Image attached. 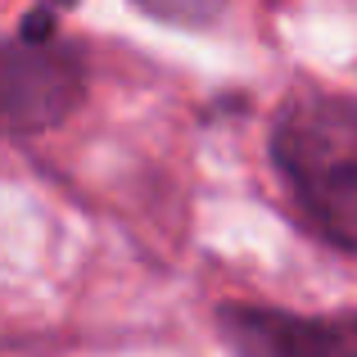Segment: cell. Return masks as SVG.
Returning <instances> with one entry per match:
<instances>
[{"label": "cell", "instance_id": "7a4b0ae2", "mask_svg": "<svg viewBox=\"0 0 357 357\" xmlns=\"http://www.w3.org/2000/svg\"><path fill=\"white\" fill-rule=\"evenodd\" d=\"M82 82L77 68L54 41H23L0 45V122L14 131L50 127L77 105Z\"/></svg>", "mask_w": 357, "mask_h": 357}, {"label": "cell", "instance_id": "6da1fadb", "mask_svg": "<svg viewBox=\"0 0 357 357\" xmlns=\"http://www.w3.org/2000/svg\"><path fill=\"white\" fill-rule=\"evenodd\" d=\"M271 163L312 236L357 253V105L303 91L271 127Z\"/></svg>", "mask_w": 357, "mask_h": 357}, {"label": "cell", "instance_id": "5b68a950", "mask_svg": "<svg viewBox=\"0 0 357 357\" xmlns=\"http://www.w3.org/2000/svg\"><path fill=\"white\" fill-rule=\"evenodd\" d=\"M23 41H54V14L50 9H32V14L23 18Z\"/></svg>", "mask_w": 357, "mask_h": 357}, {"label": "cell", "instance_id": "277c9868", "mask_svg": "<svg viewBox=\"0 0 357 357\" xmlns=\"http://www.w3.org/2000/svg\"><path fill=\"white\" fill-rule=\"evenodd\" d=\"M131 5L163 18V23H176V27H204L222 14L227 0H131Z\"/></svg>", "mask_w": 357, "mask_h": 357}, {"label": "cell", "instance_id": "3957f363", "mask_svg": "<svg viewBox=\"0 0 357 357\" xmlns=\"http://www.w3.org/2000/svg\"><path fill=\"white\" fill-rule=\"evenodd\" d=\"M218 326L236 357H357V321L294 317L276 307H222Z\"/></svg>", "mask_w": 357, "mask_h": 357}]
</instances>
